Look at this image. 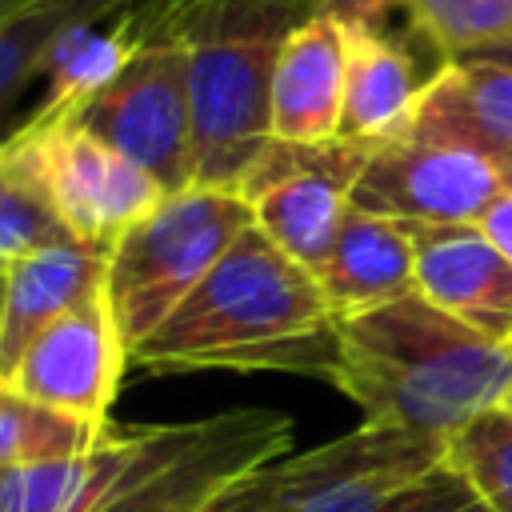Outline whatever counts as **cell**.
<instances>
[{
    "label": "cell",
    "mask_w": 512,
    "mask_h": 512,
    "mask_svg": "<svg viewBox=\"0 0 512 512\" xmlns=\"http://www.w3.org/2000/svg\"><path fill=\"white\" fill-rule=\"evenodd\" d=\"M416 292L484 340L512 344V260L480 224H408Z\"/></svg>",
    "instance_id": "cell-13"
},
{
    "label": "cell",
    "mask_w": 512,
    "mask_h": 512,
    "mask_svg": "<svg viewBox=\"0 0 512 512\" xmlns=\"http://www.w3.org/2000/svg\"><path fill=\"white\" fill-rule=\"evenodd\" d=\"M4 480H8V468H0V492H4Z\"/></svg>",
    "instance_id": "cell-30"
},
{
    "label": "cell",
    "mask_w": 512,
    "mask_h": 512,
    "mask_svg": "<svg viewBox=\"0 0 512 512\" xmlns=\"http://www.w3.org/2000/svg\"><path fill=\"white\" fill-rule=\"evenodd\" d=\"M424 512H492V508H488V504H484V500H480V496H476V492H472V488L460 480V484H456V488H452L444 500L428 504Z\"/></svg>",
    "instance_id": "cell-27"
},
{
    "label": "cell",
    "mask_w": 512,
    "mask_h": 512,
    "mask_svg": "<svg viewBox=\"0 0 512 512\" xmlns=\"http://www.w3.org/2000/svg\"><path fill=\"white\" fill-rule=\"evenodd\" d=\"M288 448L292 420L276 408H236L148 428L140 456L92 512H200L232 480L284 460Z\"/></svg>",
    "instance_id": "cell-4"
},
{
    "label": "cell",
    "mask_w": 512,
    "mask_h": 512,
    "mask_svg": "<svg viewBox=\"0 0 512 512\" xmlns=\"http://www.w3.org/2000/svg\"><path fill=\"white\" fill-rule=\"evenodd\" d=\"M376 144H272L248 176L240 200L252 224L312 276L332 252V240L352 208V188Z\"/></svg>",
    "instance_id": "cell-9"
},
{
    "label": "cell",
    "mask_w": 512,
    "mask_h": 512,
    "mask_svg": "<svg viewBox=\"0 0 512 512\" xmlns=\"http://www.w3.org/2000/svg\"><path fill=\"white\" fill-rule=\"evenodd\" d=\"M108 252L88 244H56L8 264V296L0 316V388L12 380L28 344L64 312L104 292Z\"/></svg>",
    "instance_id": "cell-16"
},
{
    "label": "cell",
    "mask_w": 512,
    "mask_h": 512,
    "mask_svg": "<svg viewBox=\"0 0 512 512\" xmlns=\"http://www.w3.org/2000/svg\"><path fill=\"white\" fill-rule=\"evenodd\" d=\"M124 0H36L16 16L0 20V140L16 128L12 112L36 80H44L60 40L88 24L116 16Z\"/></svg>",
    "instance_id": "cell-20"
},
{
    "label": "cell",
    "mask_w": 512,
    "mask_h": 512,
    "mask_svg": "<svg viewBox=\"0 0 512 512\" xmlns=\"http://www.w3.org/2000/svg\"><path fill=\"white\" fill-rule=\"evenodd\" d=\"M248 228L252 208L236 192L184 188L108 248L104 300L128 340V356Z\"/></svg>",
    "instance_id": "cell-3"
},
{
    "label": "cell",
    "mask_w": 512,
    "mask_h": 512,
    "mask_svg": "<svg viewBox=\"0 0 512 512\" xmlns=\"http://www.w3.org/2000/svg\"><path fill=\"white\" fill-rule=\"evenodd\" d=\"M512 192V148L464 136H396L372 148L352 204L404 224H480Z\"/></svg>",
    "instance_id": "cell-7"
},
{
    "label": "cell",
    "mask_w": 512,
    "mask_h": 512,
    "mask_svg": "<svg viewBox=\"0 0 512 512\" xmlns=\"http://www.w3.org/2000/svg\"><path fill=\"white\" fill-rule=\"evenodd\" d=\"M400 136H464L512 148V44L440 64Z\"/></svg>",
    "instance_id": "cell-18"
},
{
    "label": "cell",
    "mask_w": 512,
    "mask_h": 512,
    "mask_svg": "<svg viewBox=\"0 0 512 512\" xmlns=\"http://www.w3.org/2000/svg\"><path fill=\"white\" fill-rule=\"evenodd\" d=\"M316 280L336 316L368 312L416 292V252L408 224L352 204Z\"/></svg>",
    "instance_id": "cell-17"
},
{
    "label": "cell",
    "mask_w": 512,
    "mask_h": 512,
    "mask_svg": "<svg viewBox=\"0 0 512 512\" xmlns=\"http://www.w3.org/2000/svg\"><path fill=\"white\" fill-rule=\"evenodd\" d=\"M284 36H240L192 48V188L244 192L272 136V68Z\"/></svg>",
    "instance_id": "cell-6"
},
{
    "label": "cell",
    "mask_w": 512,
    "mask_h": 512,
    "mask_svg": "<svg viewBox=\"0 0 512 512\" xmlns=\"http://www.w3.org/2000/svg\"><path fill=\"white\" fill-rule=\"evenodd\" d=\"M348 84V28L336 8L296 24L272 68V136L280 144L340 140Z\"/></svg>",
    "instance_id": "cell-14"
},
{
    "label": "cell",
    "mask_w": 512,
    "mask_h": 512,
    "mask_svg": "<svg viewBox=\"0 0 512 512\" xmlns=\"http://www.w3.org/2000/svg\"><path fill=\"white\" fill-rule=\"evenodd\" d=\"M148 428H112L80 456L8 468L0 512H92L100 496L132 468Z\"/></svg>",
    "instance_id": "cell-19"
},
{
    "label": "cell",
    "mask_w": 512,
    "mask_h": 512,
    "mask_svg": "<svg viewBox=\"0 0 512 512\" xmlns=\"http://www.w3.org/2000/svg\"><path fill=\"white\" fill-rule=\"evenodd\" d=\"M4 296H8V264H0V316H4Z\"/></svg>",
    "instance_id": "cell-29"
},
{
    "label": "cell",
    "mask_w": 512,
    "mask_h": 512,
    "mask_svg": "<svg viewBox=\"0 0 512 512\" xmlns=\"http://www.w3.org/2000/svg\"><path fill=\"white\" fill-rule=\"evenodd\" d=\"M128 364V340L100 292L80 308L64 312L60 320H52L28 344L4 388L60 416L108 424V408Z\"/></svg>",
    "instance_id": "cell-11"
},
{
    "label": "cell",
    "mask_w": 512,
    "mask_h": 512,
    "mask_svg": "<svg viewBox=\"0 0 512 512\" xmlns=\"http://www.w3.org/2000/svg\"><path fill=\"white\" fill-rule=\"evenodd\" d=\"M480 232L512 260V192L508 196H500L484 216H480Z\"/></svg>",
    "instance_id": "cell-26"
},
{
    "label": "cell",
    "mask_w": 512,
    "mask_h": 512,
    "mask_svg": "<svg viewBox=\"0 0 512 512\" xmlns=\"http://www.w3.org/2000/svg\"><path fill=\"white\" fill-rule=\"evenodd\" d=\"M448 440L360 424L312 452L284 456V484L296 512H424L460 476L444 460Z\"/></svg>",
    "instance_id": "cell-5"
},
{
    "label": "cell",
    "mask_w": 512,
    "mask_h": 512,
    "mask_svg": "<svg viewBox=\"0 0 512 512\" xmlns=\"http://www.w3.org/2000/svg\"><path fill=\"white\" fill-rule=\"evenodd\" d=\"M364 424L452 440L512 396V344L484 340L420 292L336 316L332 380Z\"/></svg>",
    "instance_id": "cell-2"
},
{
    "label": "cell",
    "mask_w": 512,
    "mask_h": 512,
    "mask_svg": "<svg viewBox=\"0 0 512 512\" xmlns=\"http://www.w3.org/2000/svg\"><path fill=\"white\" fill-rule=\"evenodd\" d=\"M28 4H36V0H0V20L16 16V12H20V8H28Z\"/></svg>",
    "instance_id": "cell-28"
},
{
    "label": "cell",
    "mask_w": 512,
    "mask_h": 512,
    "mask_svg": "<svg viewBox=\"0 0 512 512\" xmlns=\"http://www.w3.org/2000/svg\"><path fill=\"white\" fill-rule=\"evenodd\" d=\"M448 468L492 508L512 512V412L492 408L448 440Z\"/></svg>",
    "instance_id": "cell-24"
},
{
    "label": "cell",
    "mask_w": 512,
    "mask_h": 512,
    "mask_svg": "<svg viewBox=\"0 0 512 512\" xmlns=\"http://www.w3.org/2000/svg\"><path fill=\"white\" fill-rule=\"evenodd\" d=\"M348 28V84L340 140L384 144L396 140L432 76L420 72L412 48L384 28L396 0H332Z\"/></svg>",
    "instance_id": "cell-12"
},
{
    "label": "cell",
    "mask_w": 512,
    "mask_h": 512,
    "mask_svg": "<svg viewBox=\"0 0 512 512\" xmlns=\"http://www.w3.org/2000/svg\"><path fill=\"white\" fill-rule=\"evenodd\" d=\"M192 48L152 44L132 48L124 68L72 112H60L88 128L96 140L140 164L168 196L192 188V96H188ZM52 112V108H48Z\"/></svg>",
    "instance_id": "cell-8"
},
{
    "label": "cell",
    "mask_w": 512,
    "mask_h": 512,
    "mask_svg": "<svg viewBox=\"0 0 512 512\" xmlns=\"http://www.w3.org/2000/svg\"><path fill=\"white\" fill-rule=\"evenodd\" d=\"M20 124L36 140V156L60 220L88 248L108 252L136 220H144L168 196L140 164H132L60 112L36 108Z\"/></svg>",
    "instance_id": "cell-10"
},
{
    "label": "cell",
    "mask_w": 512,
    "mask_h": 512,
    "mask_svg": "<svg viewBox=\"0 0 512 512\" xmlns=\"http://www.w3.org/2000/svg\"><path fill=\"white\" fill-rule=\"evenodd\" d=\"M56 244H80V240L68 232V224L52 204L32 132L16 124L0 140V264H12L28 252Z\"/></svg>",
    "instance_id": "cell-21"
},
{
    "label": "cell",
    "mask_w": 512,
    "mask_h": 512,
    "mask_svg": "<svg viewBox=\"0 0 512 512\" xmlns=\"http://www.w3.org/2000/svg\"><path fill=\"white\" fill-rule=\"evenodd\" d=\"M148 372H300L332 380L336 312L256 224L132 348Z\"/></svg>",
    "instance_id": "cell-1"
},
{
    "label": "cell",
    "mask_w": 512,
    "mask_h": 512,
    "mask_svg": "<svg viewBox=\"0 0 512 512\" xmlns=\"http://www.w3.org/2000/svg\"><path fill=\"white\" fill-rule=\"evenodd\" d=\"M396 8L436 64L512 44V0H396Z\"/></svg>",
    "instance_id": "cell-22"
},
{
    "label": "cell",
    "mask_w": 512,
    "mask_h": 512,
    "mask_svg": "<svg viewBox=\"0 0 512 512\" xmlns=\"http://www.w3.org/2000/svg\"><path fill=\"white\" fill-rule=\"evenodd\" d=\"M504 408H508V412H512V396H508V404H504Z\"/></svg>",
    "instance_id": "cell-31"
},
{
    "label": "cell",
    "mask_w": 512,
    "mask_h": 512,
    "mask_svg": "<svg viewBox=\"0 0 512 512\" xmlns=\"http://www.w3.org/2000/svg\"><path fill=\"white\" fill-rule=\"evenodd\" d=\"M108 424H84L72 416H60L52 408H40L12 388H0V468L40 464V460H64L88 452Z\"/></svg>",
    "instance_id": "cell-23"
},
{
    "label": "cell",
    "mask_w": 512,
    "mask_h": 512,
    "mask_svg": "<svg viewBox=\"0 0 512 512\" xmlns=\"http://www.w3.org/2000/svg\"><path fill=\"white\" fill-rule=\"evenodd\" d=\"M332 0H124L112 32L128 48H200L240 36H288Z\"/></svg>",
    "instance_id": "cell-15"
},
{
    "label": "cell",
    "mask_w": 512,
    "mask_h": 512,
    "mask_svg": "<svg viewBox=\"0 0 512 512\" xmlns=\"http://www.w3.org/2000/svg\"><path fill=\"white\" fill-rule=\"evenodd\" d=\"M200 512H296L288 484H284V468L280 460L252 468L248 476L232 480L220 496H212Z\"/></svg>",
    "instance_id": "cell-25"
}]
</instances>
